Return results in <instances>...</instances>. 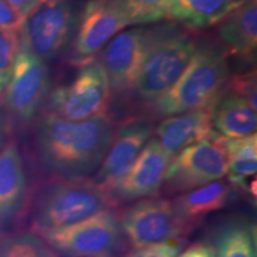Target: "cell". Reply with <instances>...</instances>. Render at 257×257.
<instances>
[{"instance_id": "obj_14", "label": "cell", "mask_w": 257, "mask_h": 257, "mask_svg": "<svg viewBox=\"0 0 257 257\" xmlns=\"http://www.w3.org/2000/svg\"><path fill=\"white\" fill-rule=\"evenodd\" d=\"M153 134L154 123L147 118H136L121 124L114 131L108 152L93 175V181L110 195L112 188L128 172Z\"/></svg>"}, {"instance_id": "obj_8", "label": "cell", "mask_w": 257, "mask_h": 257, "mask_svg": "<svg viewBox=\"0 0 257 257\" xmlns=\"http://www.w3.org/2000/svg\"><path fill=\"white\" fill-rule=\"evenodd\" d=\"M226 174L224 137L212 131L208 137L173 156L162 188L166 194H181L223 179Z\"/></svg>"}, {"instance_id": "obj_9", "label": "cell", "mask_w": 257, "mask_h": 257, "mask_svg": "<svg viewBox=\"0 0 257 257\" xmlns=\"http://www.w3.org/2000/svg\"><path fill=\"white\" fill-rule=\"evenodd\" d=\"M49 89L50 74L47 63L21 41L14 72L3 94L9 118L19 125L30 123L47 99Z\"/></svg>"}, {"instance_id": "obj_2", "label": "cell", "mask_w": 257, "mask_h": 257, "mask_svg": "<svg viewBox=\"0 0 257 257\" xmlns=\"http://www.w3.org/2000/svg\"><path fill=\"white\" fill-rule=\"evenodd\" d=\"M231 75L229 56L219 42L202 41L184 73L153 106L159 117L211 107L226 88Z\"/></svg>"}, {"instance_id": "obj_21", "label": "cell", "mask_w": 257, "mask_h": 257, "mask_svg": "<svg viewBox=\"0 0 257 257\" xmlns=\"http://www.w3.org/2000/svg\"><path fill=\"white\" fill-rule=\"evenodd\" d=\"M216 257H257L255 225L243 219L224 223L213 238Z\"/></svg>"}, {"instance_id": "obj_19", "label": "cell", "mask_w": 257, "mask_h": 257, "mask_svg": "<svg viewBox=\"0 0 257 257\" xmlns=\"http://www.w3.org/2000/svg\"><path fill=\"white\" fill-rule=\"evenodd\" d=\"M211 123L217 134L226 138H242L255 134L256 110L242 95L225 91L211 106Z\"/></svg>"}, {"instance_id": "obj_16", "label": "cell", "mask_w": 257, "mask_h": 257, "mask_svg": "<svg viewBox=\"0 0 257 257\" xmlns=\"http://www.w3.org/2000/svg\"><path fill=\"white\" fill-rule=\"evenodd\" d=\"M219 43L227 56L252 63L257 49V0H246L220 22Z\"/></svg>"}, {"instance_id": "obj_26", "label": "cell", "mask_w": 257, "mask_h": 257, "mask_svg": "<svg viewBox=\"0 0 257 257\" xmlns=\"http://www.w3.org/2000/svg\"><path fill=\"white\" fill-rule=\"evenodd\" d=\"M184 243L180 239H169L150 245L135 246L119 257H175L182 250Z\"/></svg>"}, {"instance_id": "obj_18", "label": "cell", "mask_w": 257, "mask_h": 257, "mask_svg": "<svg viewBox=\"0 0 257 257\" xmlns=\"http://www.w3.org/2000/svg\"><path fill=\"white\" fill-rule=\"evenodd\" d=\"M232 185L220 179L178 194L172 202L176 216L189 233L208 214L226 206L232 198Z\"/></svg>"}, {"instance_id": "obj_23", "label": "cell", "mask_w": 257, "mask_h": 257, "mask_svg": "<svg viewBox=\"0 0 257 257\" xmlns=\"http://www.w3.org/2000/svg\"><path fill=\"white\" fill-rule=\"evenodd\" d=\"M0 257H59L40 234L11 233L0 237Z\"/></svg>"}, {"instance_id": "obj_29", "label": "cell", "mask_w": 257, "mask_h": 257, "mask_svg": "<svg viewBox=\"0 0 257 257\" xmlns=\"http://www.w3.org/2000/svg\"><path fill=\"white\" fill-rule=\"evenodd\" d=\"M175 257H216V255L210 244L197 242L181 250Z\"/></svg>"}, {"instance_id": "obj_6", "label": "cell", "mask_w": 257, "mask_h": 257, "mask_svg": "<svg viewBox=\"0 0 257 257\" xmlns=\"http://www.w3.org/2000/svg\"><path fill=\"white\" fill-rule=\"evenodd\" d=\"M80 12L74 0H44L25 18L21 41L46 63L55 61L72 47Z\"/></svg>"}, {"instance_id": "obj_10", "label": "cell", "mask_w": 257, "mask_h": 257, "mask_svg": "<svg viewBox=\"0 0 257 257\" xmlns=\"http://www.w3.org/2000/svg\"><path fill=\"white\" fill-rule=\"evenodd\" d=\"M119 220L127 243L134 248L181 239L188 234L173 202L156 195L134 202L120 214Z\"/></svg>"}, {"instance_id": "obj_4", "label": "cell", "mask_w": 257, "mask_h": 257, "mask_svg": "<svg viewBox=\"0 0 257 257\" xmlns=\"http://www.w3.org/2000/svg\"><path fill=\"white\" fill-rule=\"evenodd\" d=\"M113 207L108 193L91 178L55 179L42 189L35 206L32 225L35 232L41 234Z\"/></svg>"}, {"instance_id": "obj_7", "label": "cell", "mask_w": 257, "mask_h": 257, "mask_svg": "<svg viewBox=\"0 0 257 257\" xmlns=\"http://www.w3.org/2000/svg\"><path fill=\"white\" fill-rule=\"evenodd\" d=\"M111 89L107 76L96 60L80 66L78 74L66 85L56 86L47 96L48 113L64 120L81 121L105 114Z\"/></svg>"}, {"instance_id": "obj_11", "label": "cell", "mask_w": 257, "mask_h": 257, "mask_svg": "<svg viewBox=\"0 0 257 257\" xmlns=\"http://www.w3.org/2000/svg\"><path fill=\"white\" fill-rule=\"evenodd\" d=\"M126 27L130 23L115 0H89L80 12L70 62L80 67L94 60L102 48Z\"/></svg>"}, {"instance_id": "obj_15", "label": "cell", "mask_w": 257, "mask_h": 257, "mask_svg": "<svg viewBox=\"0 0 257 257\" xmlns=\"http://www.w3.org/2000/svg\"><path fill=\"white\" fill-rule=\"evenodd\" d=\"M28 192L21 150L10 141L0 150V226L12 223L23 210Z\"/></svg>"}, {"instance_id": "obj_28", "label": "cell", "mask_w": 257, "mask_h": 257, "mask_svg": "<svg viewBox=\"0 0 257 257\" xmlns=\"http://www.w3.org/2000/svg\"><path fill=\"white\" fill-rule=\"evenodd\" d=\"M24 22L25 17L4 0H0V29L2 30L21 34Z\"/></svg>"}, {"instance_id": "obj_30", "label": "cell", "mask_w": 257, "mask_h": 257, "mask_svg": "<svg viewBox=\"0 0 257 257\" xmlns=\"http://www.w3.org/2000/svg\"><path fill=\"white\" fill-rule=\"evenodd\" d=\"M4 2L11 5L16 11H18L23 17L27 18L44 0H4Z\"/></svg>"}, {"instance_id": "obj_27", "label": "cell", "mask_w": 257, "mask_h": 257, "mask_svg": "<svg viewBox=\"0 0 257 257\" xmlns=\"http://www.w3.org/2000/svg\"><path fill=\"white\" fill-rule=\"evenodd\" d=\"M226 88L244 96L252 108L256 110V73L255 70L230 75Z\"/></svg>"}, {"instance_id": "obj_1", "label": "cell", "mask_w": 257, "mask_h": 257, "mask_svg": "<svg viewBox=\"0 0 257 257\" xmlns=\"http://www.w3.org/2000/svg\"><path fill=\"white\" fill-rule=\"evenodd\" d=\"M113 135L114 125L105 114L72 121L47 113L37 123L35 147L55 179H86L100 167Z\"/></svg>"}, {"instance_id": "obj_31", "label": "cell", "mask_w": 257, "mask_h": 257, "mask_svg": "<svg viewBox=\"0 0 257 257\" xmlns=\"http://www.w3.org/2000/svg\"><path fill=\"white\" fill-rule=\"evenodd\" d=\"M9 130V115L6 113L4 105L0 102V150L4 147L6 134Z\"/></svg>"}, {"instance_id": "obj_13", "label": "cell", "mask_w": 257, "mask_h": 257, "mask_svg": "<svg viewBox=\"0 0 257 257\" xmlns=\"http://www.w3.org/2000/svg\"><path fill=\"white\" fill-rule=\"evenodd\" d=\"M150 28L140 27L117 34L98 54V61L107 76L110 89L127 92L146 53Z\"/></svg>"}, {"instance_id": "obj_20", "label": "cell", "mask_w": 257, "mask_h": 257, "mask_svg": "<svg viewBox=\"0 0 257 257\" xmlns=\"http://www.w3.org/2000/svg\"><path fill=\"white\" fill-rule=\"evenodd\" d=\"M246 0H172L168 19L189 29H206L220 23Z\"/></svg>"}, {"instance_id": "obj_22", "label": "cell", "mask_w": 257, "mask_h": 257, "mask_svg": "<svg viewBox=\"0 0 257 257\" xmlns=\"http://www.w3.org/2000/svg\"><path fill=\"white\" fill-rule=\"evenodd\" d=\"M227 155V181L232 187L245 188L246 179L257 170V135L242 138L224 137Z\"/></svg>"}, {"instance_id": "obj_12", "label": "cell", "mask_w": 257, "mask_h": 257, "mask_svg": "<svg viewBox=\"0 0 257 257\" xmlns=\"http://www.w3.org/2000/svg\"><path fill=\"white\" fill-rule=\"evenodd\" d=\"M172 159L155 137L150 138L128 172L110 192L113 206L156 195L162 189Z\"/></svg>"}, {"instance_id": "obj_3", "label": "cell", "mask_w": 257, "mask_h": 257, "mask_svg": "<svg viewBox=\"0 0 257 257\" xmlns=\"http://www.w3.org/2000/svg\"><path fill=\"white\" fill-rule=\"evenodd\" d=\"M195 46L194 38L176 23L150 28L146 53L128 91L153 105L184 73Z\"/></svg>"}, {"instance_id": "obj_25", "label": "cell", "mask_w": 257, "mask_h": 257, "mask_svg": "<svg viewBox=\"0 0 257 257\" xmlns=\"http://www.w3.org/2000/svg\"><path fill=\"white\" fill-rule=\"evenodd\" d=\"M21 34L0 29V96L4 94L16 62Z\"/></svg>"}, {"instance_id": "obj_5", "label": "cell", "mask_w": 257, "mask_h": 257, "mask_svg": "<svg viewBox=\"0 0 257 257\" xmlns=\"http://www.w3.org/2000/svg\"><path fill=\"white\" fill-rule=\"evenodd\" d=\"M40 236L57 255L64 257H119L127 244L119 214L113 208Z\"/></svg>"}, {"instance_id": "obj_24", "label": "cell", "mask_w": 257, "mask_h": 257, "mask_svg": "<svg viewBox=\"0 0 257 257\" xmlns=\"http://www.w3.org/2000/svg\"><path fill=\"white\" fill-rule=\"evenodd\" d=\"M131 25L154 24L168 17L172 0H115Z\"/></svg>"}, {"instance_id": "obj_17", "label": "cell", "mask_w": 257, "mask_h": 257, "mask_svg": "<svg viewBox=\"0 0 257 257\" xmlns=\"http://www.w3.org/2000/svg\"><path fill=\"white\" fill-rule=\"evenodd\" d=\"M213 131L211 123V107L198 108L169 115L154 127L157 142L174 156L182 149L200 142Z\"/></svg>"}]
</instances>
